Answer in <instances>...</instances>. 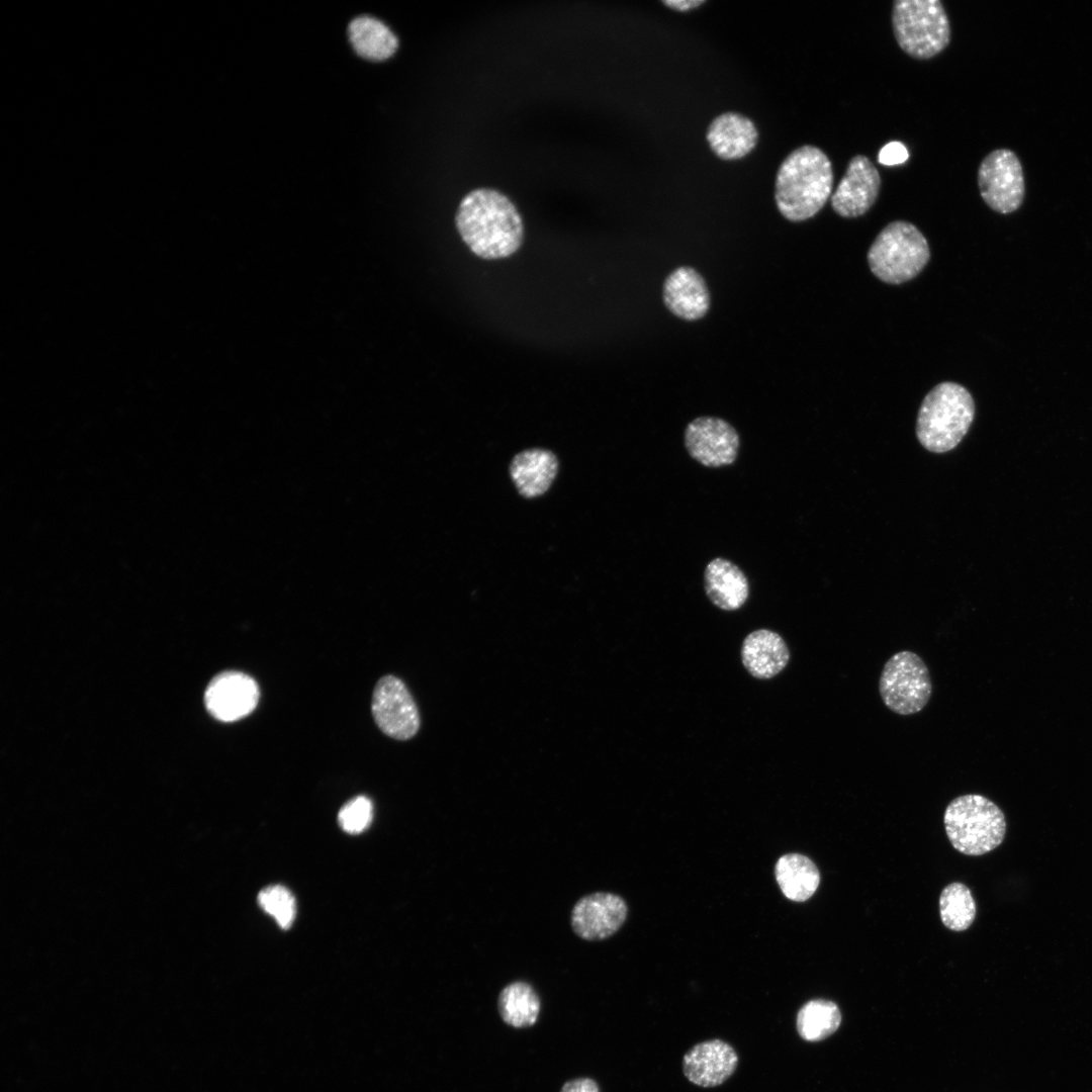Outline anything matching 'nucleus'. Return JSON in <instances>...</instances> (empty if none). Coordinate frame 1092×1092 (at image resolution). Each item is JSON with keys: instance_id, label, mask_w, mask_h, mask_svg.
Wrapping results in <instances>:
<instances>
[{"instance_id": "obj_1", "label": "nucleus", "mask_w": 1092, "mask_h": 1092, "mask_svg": "<svg viewBox=\"0 0 1092 1092\" xmlns=\"http://www.w3.org/2000/svg\"><path fill=\"white\" fill-rule=\"evenodd\" d=\"M455 223L470 251L485 260L510 257L524 241V223L517 207L494 189L467 193L459 203Z\"/></svg>"}, {"instance_id": "obj_2", "label": "nucleus", "mask_w": 1092, "mask_h": 1092, "mask_svg": "<svg viewBox=\"0 0 1092 1092\" xmlns=\"http://www.w3.org/2000/svg\"><path fill=\"white\" fill-rule=\"evenodd\" d=\"M833 169L818 147L797 148L782 162L776 178L779 211L791 221L813 217L832 195Z\"/></svg>"}, {"instance_id": "obj_3", "label": "nucleus", "mask_w": 1092, "mask_h": 1092, "mask_svg": "<svg viewBox=\"0 0 1092 1092\" xmlns=\"http://www.w3.org/2000/svg\"><path fill=\"white\" fill-rule=\"evenodd\" d=\"M974 417L971 393L958 383L941 382L921 402L916 421L917 439L930 452H948L966 436Z\"/></svg>"}, {"instance_id": "obj_4", "label": "nucleus", "mask_w": 1092, "mask_h": 1092, "mask_svg": "<svg viewBox=\"0 0 1092 1092\" xmlns=\"http://www.w3.org/2000/svg\"><path fill=\"white\" fill-rule=\"evenodd\" d=\"M944 827L952 846L967 855H983L1005 837L1003 811L990 799L968 794L953 799L944 812Z\"/></svg>"}, {"instance_id": "obj_5", "label": "nucleus", "mask_w": 1092, "mask_h": 1092, "mask_svg": "<svg viewBox=\"0 0 1092 1092\" xmlns=\"http://www.w3.org/2000/svg\"><path fill=\"white\" fill-rule=\"evenodd\" d=\"M891 21L898 46L913 59H931L950 42V22L939 0H895Z\"/></svg>"}, {"instance_id": "obj_6", "label": "nucleus", "mask_w": 1092, "mask_h": 1092, "mask_svg": "<svg viewBox=\"0 0 1092 1092\" xmlns=\"http://www.w3.org/2000/svg\"><path fill=\"white\" fill-rule=\"evenodd\" d=\"M930 257L927 240L913 223L895 220L877 236L868 252L871 271L880 280L900 284L917 276Z\"/></svg>"}, {"instance_id": "obj_7", "label": "nucleus", "mask_w": 1092, "mask_h": 1092, "mask_svg": "<svg viewBox=\"0 0 1092 1092\" xmlns=\"http://www.w3.org/2000/svg\"><path fill=\"white\" fill-rule=\"evenodd\" d=\"M879 692L892 712L902 716L916 714L927 705L932 694L928 667L918 654L899 651L884 664Z\"/></svg>"}, {"instance_id": "obj_8", "label": "nucleus", "mask_w": 1092, "mask_h": 1092, "mask_svg": "<svg viewBox=\"0 0 1092 1092\" xmlns=\"http://www.w3.org/2000/svg\"><path fill=\"white\" fill-rule=\"evenodd\" d=\"M981 197L994 211L1008 214L1017 210L1025 195L1021 163L1009 149H997L982 160L978 169Z\"/></svg>"}, {"instance_id": "obj_9", "label": "nucleus", "mask_w": 1092, "mask_h": 1092, "mask_svg": "<svg viewBox=\"0 0 1092 1092\" xmlns=\"http://www.w3.org/2000/svg\"><path fill=\"white\" fill-rule=\"evenodd\" d=\"M371 713L378 728L390 738L408 740L420 729L416 702L405 684L395 675L386 674L376 682Z\"/></svg>"}, {"instance_id": "obj_10", "label": "nucleus", "mask_w": 1092, "mask_h": 1092, "mask_svg": "<svg viewBox=\"0 0 1092 1092\" xmlns=\"http://www.w3.org/2000/svg\"><path fill=\"white\" fill-rule=\"evenodd\" d=\"M739 442L736 430L716 417H699L685 431L688 453L707 467L732 464L737 457Z\"/></svg>"}, {"instance_id": "obj_11", "label": "nucleus", "mask_w": 1092, "mask_h": 1092, "mask_svg": "<svg viewBox=\"0 0 1092 1092\" xmlns=\"http://www.w3.org/2000/svg\"><path fill=\"white\" fill-rule=\"evenodd\" d=\"M881 186V175L871 159L855 155L830 197L831 207L841 217L860 216L875 204Z\"/></svg>"}, {"instance_id": "obj_12", "label": "nucleus", "mask_w": 1092, "mask_h": 1092, "mask_svg": "<svg viewBox=\"0 0 1092 1092\" xmlns=\"http://www.w3.org/2000/svg\"><path fill=\"white\" fill-rule=\"evenodd\" d=\"M628 915L625 900L614 893L596 892L581 897L572 907L570 924L580 938L597 941L609 938Z\"/></svg>"}, {"instance_id": "obj_13", "label": "nucleus", "mask_w": 1092, "mask_h": 1092, "mask_svg": "<svg viewBox=\"0 0 1092 1092\" xmlns=\"http://www.w3.org/2000/svg\"><path fill=\"white\" fill-rule=\"evenodd\" d=\"M259 698V687L253 677L241 671L229 670L210 680L204 693V704L216 720L233 722L251 714Z\"/></svg>"}, {"instance_id": "obj_14", "label": "nucleus", "mask_w": 1092, "mask_h": 1092, "mask_svg": "<svg viewBox=\"0 0 1092 1092\" xmlns=\"http://www.w3.org/2000/svg\"><path fill=\"white\" fill-rule=\"evenodd\" d=\"M738 1057L726 1041L711 1039L690 1049L682 1059L684 1074L692 1083L709 1088L725 1082L735 1071Z\"/></svg>"}, {"instance_id": "obj_15", "label": "nucleus", "mask_w": 1092, "mask_h": 1092, "mask_svg": "<svg viewBox=\"0 0 1092 1092\" xmlns=\"http://www.w3.org/2000/svg\"><path fill=\"white\" fill-rule=\"evenodd\" d=\"M663 301L674 315L696 321L707 313L710 294L702 275L692 267L681 266L666 277Z\"/></svg>"}, {"instance_id": "obj_16", "label": "nucleus", "mask_w": 1092, "mask_h": 1092, "mask_svg": "<svg viewBox=\"0 0 1092 1092\" xmlns=\"http://www.w3.org/2000/svg\"><path fill=\"white\" fill-rule=\"evenodd\" d=\"M741 661L750 675L769 679L789 663L790 650L784 638L768 629L749 633L742 642Z\"/></svg>"}, {"instance_id": "obj_17", "label": "nucleus", "mask_w": 1092, "mask_h": 1092, "mask_svg": "<svg viewBox=\"0 0 1092 1092\" xmlns=\"http://www.w3.org/2000/svg\"><path fill=\"white\" fill-rule=\"evenodd\" d=\"M706 136L712 151L719 158L736 160L754 149L758 133L754 123L748 117L735 112H726L710 123Z\"/></svg>"}, {"instance_id": "obj_18", "label": "nucleus", "mask_w": 1092, "mask_h": 1092, "mask_svg": "<svg viewBox=\"0 0 1092 1092\" xmlns=\"http://www.w3.org/2000/svg\"><path fill=\"white\" fill-rule=\"evenodd\" d=\"M704 587L708 599L719 609H740L749 596L748 580L743 571L730 560L717 557L704 571Z\"/></svg>"}, {"instance_id": "obj_19", "label": "nucleus", "mask_w": 1092, "mask_h": 1092, "mask_svg": "<svg viewBox=\"0 0 1092 1092\" xmlns=\"http://www.w3.org/2000/svg\"><path fill=\"white\" fill-rule=\"evenodd\" d=\"M558 470L556 456L543 449L517 454L510 467L512 479L525 497H536L548 490Z\"/></svg>"}, {"instance_id": "obj_20", "label": "nucleus", "mask_w": 1092, "mask_h": 1092, "mask_svg": "<svg viewBox=\"0 0 1092 1092\" xmlns=\"http://www.w3.org/2000/svg\"><path fill=\"white\" fill-rule=\"evenodd\" d=\"M776 879L783 894L795 902L811 898L820 883L816 864L800 853L782 855L776 863Z\"/></svg>"}, {"instance_id": "obj_21", "label": "nucleus", "mask_w": 1092, "mask_h": 1092, "mask_svg": "<svg viewBox=\"0 0 1092 1092\" xmlns=\"http://www.w3.org/2000/svg\"><path fill=\"white\" fill-rule=\"evenodd\" d=\"M348 32L356 53L371 61L388 59L398 47L395 34L383 22L371 16L353 19Z\"/></svg>"}, {"instance_id": "obj_22", "label": "nucleus", "mask_w": 1092, "mask_h": 1092, "mask_svg": "<svg viewBox=\"0 0 1092 1092\" xmlns=\"http://www.w3.org/2000/svg\"><path fill=\"white\" fill-rule=\"evenodd\" d=\"M497 1009L507 1024L517 1028L529 1027L538 1019L541 1001L531 984L515 981L500 991Z\"/></svg>"}, {"instance_id": "obj_23", "label": "nucleus", "mask_w": 1092, "mask_h": 1092, "mask_svg": "<svg viewBox=\"0 0 1092 1092\" xmlns=\"http://www.w3.org/2000/svg\"><path fill=\"white\" fill-rule=\"evenodd\" d=\"M841 1022L838 1006L829 1000L815 999L805 1003L797 1015V1030L807 1041L822 1040L837 1030Z\"/></svg>"}, {"instance_id": "obj_24", "label": "nucleus", "mask_w": 1092, "mask_h": 1092, "mask_svg": "<svg viewBox=\"0 0 1092 1092\" xmlns=\"http://www.w3.org/2000/svg\"><path fill=\"white\" fill-rule=\"evenodd\" d=\"M942 923L954 931L966 930L976 917V903L970 889L962 883L946 886L939 898Z\"/></svg>"}, {"instance_id": "obj_25", "label": "nucleus", "mask_w": 1092, "mask_h": 1092, "mask_svg": "<svg viewBox=\"0 0 1092 1092\" xmlns=\"http://www.w3.org/2000/svg\"><path fill=\"white\" fill-rule=\"evenodd\" d=\"M258 902L281 928L287 929L291 926L296 913V904L288 889L281 885L269 886L259 893Z\"/></svg>"}, {"instance_id": "obj_26", "label": "nucleus", "mask_w": 1092, "mask_h": 1092, "mask_svg": "<svg viewBox=\"0 0 1092 1092\" xmlns=\"http://www.w3.org/2000/svg\"><path fill=\"white\" fill-rule=\"evenodd\" d=\"M373 806L365 796L349 800L339 811L338 820L342 829L351 834L364 831L371 823Z\"/></svg>"}, {"instance_id": "obj_27", "label": "nucleus", "mask_w": 1092, "mask_h": 1092, "mask_svg": "<svg viewBox=\"0 0 1092 1092\" xmlns=\"http://www.w3.org/2000/svg\"><path fill=\"white\" fill-rule=\"evenodd\" d=\"M909 157L906 146L901 142H890L886 144L879 152V163L885 166H895L903 164Z\"/></svg>"}, {"instance_id": "obj_28", "label": "nucleus", "mask_w": 1092, "mask_h": 1092, "mask_svg": "<svg viewBox=\"0 0 1092 1092\" xmlns=\"http://www.w3.org/2000/svg\"><path fill=\"white\" fill-rule=\"evenodd\" d=\"M560 1092H600L597 1082L590 1078H577L565 1082Z\"/></svg>"}, {"instance_id": "obj_29", "label": "nucleus", "mask_w": 1092, "mask_h": 1092, "mask_svg": "<svg viewBox=\"0 0 1092 1092\" xmlns=\"http://www.w3.org/2000/svg\"><path fill=\"white\" fill-rule=\"evenodd\" d=\"M662 3L665 6L671 8L673 10L688 11V10H692V9L697 8L698 6L704 4L705 1H702V0H676V1L675 0H668V1H662Z\"/></svg>"}]
</instances>
